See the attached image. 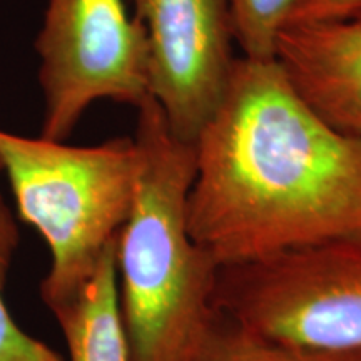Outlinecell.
<instances>
[{
    "mask_svg": "<svg viewBox=\"0 0 361 361\" xmlns=\"http://www.w3.org/2000/svg\"><path fill=\"white\" fill-rule=\"evenodd\" d=\"M206 361H361V351L295 348L252 335L229 323L218 346Z\"/></svg>",
    "mask_w": 361,
    "mask_h": 361,
    "instance_id": "11",
    "label": "cell"
},
{
    "mask_svg": "<svg viewBox=\"0 0 361 361\" xmlns=\"http://www.w3.org/2000/svg\"><path fill=\"white\" fill-rule=\"evenodd\" d=\"M133 137L69 146L0 129V164L17 213L51 251L40 298L56 316L94 276L128 219L135 180Z\"/></svg>",
    "mask_w": 361,
    "mask_h": 361,
    "instance_id": "3",
    "label": "cell"
},
{
    "mask_svg": "<svg viewBox=\"0 0 361 361\" xmlns=\"http://www.w3.org/2000/svg\"><path fill=\"white\" fill-rule=\"evenodd\" d=\"M194 147L189 233L221 268L361 236V142L316 114L276 59L236 57Z\"/></svg>",
    "mask_w": 361,
    "mask_h": 361,
    "instance_id": "1",
    "label": "cell"
},
{
    "mask_svg": "<svg viewBox=\"0 0 361 361\" xmlns=\"http://www.w3.org/2000/svg\"><path fill=\"white\" fill-rule=\"evenodd\" d=\"M361 12V0H296L286 25L343 19Z\"/></svg>",
    "mask_w": 361,
    "mask_h": 361,
    "instance_id": "12",
    "label": "cell"
},
{
    "mask_svg": "<svg viewBox=\"0 0 361 361\" xmlns=\"http://www.w3.org/2000/svg\"><path fill=\"white\" fill-rule=\"evenodd\" d=\"M146 30L149 96L180 141H196L233 64L228 0H130Z\"/></svg>",
    "mask_w": 361,
    "mask_h": 361,
    "instance_id": "6",
    "label": "cell"
},
{
    "mask_svg": "<svg viewBox=\"0 0 361 361\" xmlns=\"http://www.w3.org/2000/svg\"><path fill=\"white\" fill-rule=\"evenodd\" d=\"M216 305L226 322L313 351H361V236L223 266Z\"/></svg>",
    "mask_w": 361,
    "mask_h": 361,
    "instance_id": "4",
    "label": "cell"
},
{
    "mask_svg": "<svg viewBox=\"0 0 361 361\" xmlns=\"http://www.w3.org/2000/svg\"><path fill=\"white\" fill-rule=\"evenodd\" d=\"M135 111L134 194L116 246L129 361H206L229 323L216 305L221 266L189 233L196 147L152 97Z\"/></svg>",
    "mask_w": 361,
    "mask_h": 361,
    "instance_id": "2",
    "label": "cell"
},
{
    "mask_svg": "<svg viewBox=\"0 0 361 361\" xmlns=\"http://www.w3.org/2000/svg\"><path fill=\"white\" fill-rule=\"evenodd\" d=\"M35 51L49 141L66 142L94 102L151 97L146 30L124 0H49Z\"/></svg>",
    "mask_w": 361,
    "mask_h": 361,
    "instance_id": "5",
    "label": "cell"
},
{
    "mask_svg": "<svg viewBox=\"0 0 361 361\" xmlns=\"http://www.w3.org/2000/svg\"><path fill=\"white\" fill-rule=\"evenodd\" d=\"M296 0H228L233 40L243 57L274 61L278 40Z\"/></svg>",
    "mask_w": 361,
    "mask_h": 361,
    "instance_id": "10",
    "label": "cell"
},
{
    "mask_svg": "<svg viewBox=\"0 0 361 361\" xmlns=\"http://www.w3.org/2000/svg\"><path fill=\"white\" fill-rule=\"evenodd\" d=\"M2 176L0 164V179ZM19 239L16 214L0 189V361H66L51 346L25 333L8 313L4 290Z\"/></svg>",
    "mask_w": 361,
    "mask_h": 361,
    "instance_id": "9",
    "label": "cell"
},
{
    "mask_svg": "<svg viewBox=\"0 0 361 361\" xmlns=\"http://www.w3.org/2000/svg\"><path fill=\"white\" fill-rule=\"evenodd\" d=\"M276 61L316 114L361 142V12L284 27Z\"/></svg>",
    "mask_w": 361,
    "mask_h": 361,
    "instance_id": "7",
    "label": "cell"
},
{
    "mask_svg": "<svg viewBox=\"0 0 361 361\" xmlns=\"http://www.w3.org/2000/svg\"><path fill=\"white\" fill-rule=\"evenodd\" d=\"M116 246L117 239L79 296L54 316L64 335L69 361H129L119 311Z\"/></svg>",
    "mask_w": 361,
    "mask_h": 361,
    "instance_id": "8",
    "label": "cell"
}]
</instances>
